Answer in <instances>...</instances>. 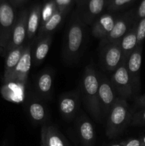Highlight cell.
I'll return each mask as SVG.
<instances>
[{
  "mask_svg": "<svg viewBox=\"0 0 145 146\" xmlns=\"http://www.w3.org/2000/svg\"><path fill=\"white\" fill-rule=\"evenodd\" d=\"M1 146H9V145H8V141H4V142L2 143V144H1Z\"/></svg>",
  "mask_w": 145,
  "mask_h": 146,
  "instance_id": "obj_36",
  "label": "cell"
},
{
  "mask_svg": "<svg viewBox=\"0 0 145 146\" xmlns=\"http://www.w3.org/2000/svg\"><path fill=\"white\" fill-rule=\"evenodd\" d=\"M41 146H49L48 143H47L46 139H45V128L44 125H43L42 128H41Z\"/></svg>",
  "mask_w": 145,
  "mask_h": 146,
  "instance_id": "obj_32",
  "label": "cell"
},
{
  "mask_svg": "<svg viewBox=\"0 0 145 146\" xmlns=\"http://www.w3.org/2000/svg\"><path fill=\"white\" fill-rule=\"evenodd\" d=\"M53 74L50 71H44L38 76L36 87L38 94L44 98H48L52 92Z\"/></svg>",
  "mask_w": 145,
  "mask_h": 146,
  "instance_id": "obj_21",
  "label": "cell"
},
{
  "mask_svg": "<svg viewBox=\"0 0 145 146\" xmlns=\"http://www.w3.org/2000/svg\"><path fill=\"white\" fill-rule=\"evenodd\" d=\"M45 139L49 146H68L66 140L57 128L51 125H44Z\"/></svg>",
  "mask_w": 145,
  "mask_h": 146,
  "instance_id": "obj_22",
  "label": "cell"
},
{
  "mask_svg": "<svg viewBox=\"0 0 145 146\" xmlns=\"http://www.w3.org/2000/svg\"><path fill=\"white\" fill-rule=\"evenodd\" d=\"M28 112L30 118L36 123L44 122L46 118L45 108L38 101H31L28 106Z\"/></svg>",
  "mask_w": 145,
  "mask_h": 146,
  "instance_id": "obj_23",
  "label": "cell"
},
{
  "mask_svg": "<svg viewBox=\"0 0 145 146\" xmlns=\"http://www.w3.org/2000/svg\"><path fill=\"white\" fill-rule=\"evenodd\" d=\"M59 111L66 120L74 118L80 106V94L78 91L68 92L63 94L58 101Z\"/></svg>",
  "mask_w": 145,
  "mask_h": 146,
  "instance_id": "obj_13",
  "label": "cell"
},
{
  "mask_svg": "<svg viewBox=\"0 0 145 146\" xmlns=\"http://www.w3.org/2000/svg\"><path fill=\"white\" fill-rule=\"evenodd\" d=\"M57 10L58 7L54 0H48L45 1L44 5H42L40 27L44 25L48 19H50V18L56 12Z\"/></svg>",
  "mask_w": 145,
  "mask_h": 146,
  "instance_id": "obj_25",
  "label": "cell"
},
{
  "mask_svg": "<svg viewBox=\"0 0 145 146\" xmlns=\"http://www.w3.org/2000/svg\"><path fill=\"white\" fill-rule=\"evenodd\" d=\"M136 38H137V46L143 44L145 39V17L139 20L137 22L136 27Z\"/></svg>",
  "mask_w": 145,
  "mask_h": 146,
  "instance_id": "obj_27",
  "label": "cell"
},
{
  "mask_svg": "<svg viewBox=\"0 0 145 146\" xmlns=\"http://www.w3.org/2000/svg\"><path fill=\"white\" fill-rule=\"evenodd\" d=\"M85 23L79 13H75L66 32L63 58L67 64L73 63L80 55L85 40Z\"/></svg>",
  "mask_w": 145,
  "mask_h": 146,
  "instance_id": "obj_1",
  "label": "cell"
},
{
  "mask_svg": "<svg viewBox=\"0 0 145 146\" xmlns=\"http://www.w3.org/2000/svg\"><path fill=\"white\" fill-rule=\"evenodd\" d=\"M107 4V0H88L78 13L85 24L92 25L106 9Z\"/></svg>",
  "mask_w": 145,
  "mask_h": 146,
  "instance_id": "obj_12",
  "label": "cell"
},
{
  "mask_svg": "<svg viewBox=\"0 0 145 146\" xmlns=\"http://www.w3.org/2000/svg\"><path fill=\"white\" fill-rule=\"evenodd\" d=\"M31 63H32L31 46L30 45V44H28L25 46L21 58L7 83L15 82L19 84H26L31 69Z\"/></svg>",
  "mask_w": 145,
  "mask_h": 146,
  "instance_id": "obj_11",
  "label": "cell"
},
{
  "mask_svg": "<svg viewBox=\"0 0 145 146\" xmlns=\"http://www.w3.org/2000/svg\"><path fill=\"white\" fill-rule=\"evenodd\" d=\"M51 41H52V36L51 35L44 36V37L38 39V42L37 43L36 46L34 48L32 57L34 64L36 66L41 64L45 58L48 51H49Z\"/></svg>",
  "mask_w": 145,
  "mask_h": 146,
  "instance_id": "obj_20",
  "label": "cell"
},
{
  "mask_svg": "<svg viewBox=\"0 0 145 146\" xmlns=\"http://www.w3.org/2000/svg\"><path fill=\"white\" fill-rule=\"evenodd\" d=\"M102 48L101 64L104 69L108 71H115L122 64H125L120 41L110 43Z\"/></svg>",
  "mask_w": 145,
  "mask_h": 146,
  "instance_id": "obj_8",
  "label": "cell"
},
{
  "mask_svg": "<svg viewBox=\"0 0 145 146\" xmlns=\"http://www.w3.org/2000/svg\"><path fill=\"white\" fill-rule=\"evenodd\" d=\"M135 8L118 15L112 29L100 41L101 47L110 43L120 41L135 23Z\"/></svg>",
  "mask_w": 145,
  "mask_h": 146,
  "instance_id": "obj_5",
  "label": "cell"
},
{
  "mask_svg": "<svg viewBox=\"0 0 145 146\" xmlns=\"http://www.w3.org/2000/svg\"><path fill=\"white\" fill-rule=\"evenodd\" d=\"M99 73L92 66L85 68L81 81V91L88 112L95 119H100L99 104Z\"/></svg>",
  "mask_w": 145,
  "mask_h": 146,
  "instance_id": "obj_2",
  "label": "cell"
},
{
  "mask_svg": "<svg viewBox=\"0 0 145 146\" xmlns=\"http://www.w3.org/2000/svg\"><path fill=\"white\" fill-rule=\"evenodd\" d=\"M145 17V0H142L135 10V22Z\"/></svg>",
  "mask_w": 145,
  "mask_h": 146,
  "instance_id": "obj_29",
  "label": "cell"
},
{
  "mask_svg": "<svg viewBox=\"0 0 145 146\" xmlns=\"http://www.w3.org/2000/svg\"><path fill=\"white\" fill-rule=\"evenodd\" d=\"M80 139L84 146H92L95 140V133L92 123L85 116L80 118L77 124Z\"/></svg>",
  "mask_w": 145,
  "mask_h": 146,
  "instance_id": "obj_15",
  "label": "cell"
},
{
  "mask_svg": "<svg viewBox=\"0 0 145 146\" xmlns=\"http://www.w3.org/2000/svg\"><path fill=\"white\" fill-rule=\"evenodd\" d=\"M58 9L61 11L68 13L71 9L74 0H54Z\"/></svg>",
  "mask_w": 145,
  "mask_h": 146,
  "instance_id": "obj_28",
  "label": "cell"
},
{
  "mask_svg": "<svg viewBox=\"0 0 145 146\" xmlns=\"http://www.w3.org/2000/svg\"><path fill=\"white\" fill-rule=\"evenodd\" d=\"M28 10L24 9L20 12L17 17L12 34L8 45L4 49V53L7 54L14 48L24 45V42L27 38V19Z\"/></svg>",
  "mask_w": 145,
  "mask_h": 146,
  "instance_id": "obj_9",
  "label": "cell"
},
{
  "mask_svg": "<svg viewBox=\"0 0 145 146\" xmlns=\"http://www.w3.org/2000/svg\"><path fill=\"white\" fill-rule=\"evenodd\" d=\"M123 146H142V142L140 139H130L125 142H122Z\"/></svg>",
  "mask_w": 145,
  "mask_h": 146,
  "instance_id": "obj_30",
  "label": "cell"
},
{
  "mask_svg": "<svg viewBox=\"0 0 145 146\" xmlns=\"http://www.w3.org/2000/svg\"><path fill=\"white\" fill-rule=\"evenodd\" d=\"M24 48H25V45L24 44L21 46L11 50L7 54L4 72V81L5 83L8 82L11 74L14 72L24 52Z\"/></svg>",
  "mask_w": 145,
  "mask_h": 146,
  "instance_id": "obj_18",
  "label": "cell"
},
{
  "mask_svg": "<svg viewBox=\"0 0 145 146\" xmlns=\"http://www.w3.org/2000/svg\"><path fill=\"white\" fill-rule=\"evenodd\" d=\"M130 124L134 126H144L145 125V108L132 114Z\"/></svg>",
  "mask_w": 145,
  "mask_h": 146,
  "instance_id": "obj_26",
  "label": "cell"
},
{
  "mask_svg": "<svg viewBox=\"0 0 145 146\" xmlns=\"http://www.w3.org/2000/svg\"><path fill=\"white\" fill-rule=\"evenodd\" d=\"M9 1H10V3H11L14 7H17L24 4L26 2H27L28 0H9Z\"/></svg>",
  "mask_w": 145,
  "mask_h": 146,
  "instance_id": "obj_33",
  "label": "cell"
},
{
  "mask_svg": "<svg viewBox=\"0 0 145 146\" xmlns=\"http://www.w3.org/2000/svg\"><path fill=\"white\" fill-rule=\"evenodd\" d=\"M67 13L57 10L56 12L48 19L44 25L41 26L38 29V39L42 38L44 36L51 35L52 33L59 27L65 18Z\"/></svg>",
  "mask_w": 145,
  "mask_h": 146,
  "instance_id": "obj_19",
  "label": "cell"
},
{
  "mask_svg": "<svg viewBox=\"0 0 145 146\" xmlns=\"http://www.w3.org/2000/svg\"><path fill=\"white\" fill-rule=\"evenodd\" d=\"M136 27L137 22H135L132 28L122 37L120 41V46L124 56V61L126 64L128 58L137 46L136 38Z\"/></svg>",
  "mask_w": 145,
  "mask_h": 146,
  "instance_id": "obj_17",
  "label": "cell"
},
{
  "mask_svg": "<svg viewBox=\"0 0 145 146\" xmlns=\"http://www.w3.org/2000/svg\"><path fill=\"white\" fill-rule=\"evenodd\" d=\"M111 146H123V144H122V143H121L119 144H115V145H112Z\"/></svg>",
  "mask_w": 145,
  "mask_h": 146,
  "instance_id": "obj_37",
  "label": "cell"
},
{
  "mask_svg": "<svg viewBox=\"0 0 145 146\" xmlns=\"http://www.w3.org/2000/svg\"><path fill=\"white\" fill-rule=\"evenodd\" d=\"M132 111L127 100L117 98L112 109L107 115L106 125V135L109 138H116L122 133L132 119Z\"/></svg>",
  "mask_w": 145,
  "mask_h": 146,
  "instance_id": "obj_3",
  "label": "cell"
},
{
  "mask_svg": "<svg viewBox=\"0 0 145 146\" xmlns=\"http://www.w3.org/2000/svg\"><path fill=\"white\" fill-rule=\"evenodd\" d=\"M141 142H142V145H145V136L142 137V138H141Z\"/></svg>",
  "mask_w": 145,
  "mask_h": 146,
  "instance_id": "obj_35",
  "label": "cell"
},
{
  "mask_svg": "<svg viewBox=\"0 0 145 146\" xmlns=\"http://www.w3.org/2000/svg\"><path fill=\"white\" fill-rule=\"evenodd\" d=\"M136 104L139 108H145V94L137 97L136 99Z\"/></svg>",
  "mask_w": 145,
  "mask_h": 146,
  "instance_id": "obj_31",
  "label": "cell"
},
{
  "mask_svg": "<svg viewBox=\"0 0 145 146\" xmlns=\"http://www.w3.org/2000/svg\"><path fill=\"white\" fill-rule=\"evenodd\" d=\"M142 50L143 44L136 46L125 64L134 94L139 92L140 88V69L142 61Z\"/></svg>",
  "mask_w": 145,
  "mask_h": 146,
  "instance_id": "obj_10",
  "label": "cell"
},
{
  "mask_svg": "<svg viewBox=\"0 0 145 146\" xmlns=\"http://www.w3.org/2000/svg\"><path fill=\"white\" fill-rule=\"evenodd\" d=\"M142 146H145L144 145H142Z\"/></svg>",
  "mask_w": 145,
  "mask_h": 146,
  "instance_id": "obj_38",
  "label": "cell"
},
{
  "mask_svg": "<svg viewBox=\"0 0 145 146\" xmlns=\"http://www.w3.org/2000/svg\"><path fill=\"white\" fill-rule=\"evenodd\" d=\"M87 1H88V0H74V2L76 3L78 9H80L85 5V4L86 3Z\"/></svg>",
  "mask_w": 145,
  "mask_h": 146,
  "instance_id": "obj_34",
  "label": "cell"
},
{
  "mask_svg": "<svg viewBox=\"0 0 145 146\" xmlns=\"http://www.w3.org/2000/svg\"><path fill=\"white\" fill-rule=\"evenodd\" d=\"M137 0H109L107 4L106 9L108 12L116 13L129 8Z\"/></svg>",
  "mask_w": 145,
  "mask_h": 146,
  "instance_id": "obj_24",
  "label": "cell"
},
{
  "mask_svg": "<svg viewBox=\"0 0 145 146\" xmlns=\"http://www.w3.org/2000/svg\"><path fill=\"white\" fill-rule=\"evenodd\" d=\"M99 104L101 117H107L117 97L109 78L104 74H99Z\"/></svg>",
  "mask_w": 145,
  "mask_h": 146,
  "instance_id": "obj_7",
  "label": "cell"
},
{
  "mask_svg": "<svg viewBox=\"0 0 145 146\" xmlns=\"http://www.w3.org/2000/svg\"><path fill=\"white\" fill-rule=\"evenodd\" d=\"M15 9L9 0H0V46L5 49L16 22Z\"/></svg>",
  "mask_w": 145,
  "mask_h": 146,
  "instance_id": "obj_4",
  "label": "cell"
},
{
  "mask_svg": "<svg viewBox=\"0 0 145 146\" xmlns=\"http://www.w3.org/2000/svg\"><path fill=\"white\" fill-rule=\"evenodd\" d=\"M109 79L117 95L120 98L127 100L134 94L132 81L125 64H122L113 71Z\"/></svg>",
  "mask_w": 145,
  "mask_h": 146,
  "instance_id": "obj_6",
  "label": "cell"
},
{
  "mask_svg": "<svg viewBox=\"0 0 145 146\" xmlns=\"http://www.w3.org/2000/svg\"><path fill=\"white\" fill-rule=\"evenodd\" d=\"M42 4H36L28 10L27 19V38L31 39L34 37L41 25Z\"/></svg>",
  "mask_w": 145,
  "mask_h": 146,
  "instance_id": "obj_16",
  "label": "cell"
},
{
  "mask_svg": "<svg viewBox=\"0 0 145 146\" xmlns=\"http://www.w3.org/2000/svg\"><path fill=\"white\" fill-rule=\"evenodd\" d=\"M107 2H108V1H109V0H107Z\"/></svg>",
  "mask_w": 145,
  "mask_h": 146,
  "instance_id": "obj_39",
  "label": "cell"
},
{
  "mask_svg": "<svg viewBox=\"0 0 145 146\" xmlns=\"http://www.w3.org/2000/svg\"><path fill=\"white\" fill-rule=\"evenodd\" d=\"M118 16L115 13H104L92 24V34L101 41L112 29Z\"/></svg>",
  "mask_w": 145,
  "mask_h": 146,
  "instance_id": "obj_14",
  "label": "cell"
}]
</instances>
